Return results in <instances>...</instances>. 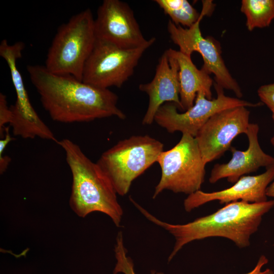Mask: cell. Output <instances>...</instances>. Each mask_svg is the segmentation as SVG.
Wrapping results in <instances>:
<instances>
[{"instance_id": "cell-1", "label": "cell", "mask_w": 274, "mask_h": 274, "mask_svg": "<svg viewBox=\"0 0 274 274\" xmlns=\"http://www.w3.org/2000/svg\"><path fill=\"white\" fill-rule=\"evenodd\" d=\"M27 71L45 110L55 121L71 123L126 115L117 106V95L109 89L74 77L50 72L45 65H28Z\"/></svg>"}, {"instance_id": "cell-2", "label": "cell", "mask_w": 274, "mask_h": 274, "mask_svg": "<svg viewBox=\"0 0 274 274\" xmlns=\"http://www.w3.org/2000/svg\"><path fill=\"white\" fill-rule=\"evenodd\" d=\"M133 204L148 220L174 237L175 245L168 258L170 261L186 245L211 237L227 238L239 248L249 247L250 237L257 231L262 217L274 207V199L258 203L232 202L214 213L181 224L160 220L136 202Z\"/></svg>"}, {"instance_id": "cell-3", "label": "cell", "mask_w": 274, "mask_h": 274, "mask_svg": "<svg viewBox=\"0 0 274 274\" xmlns=\"http://www.w3.org/2000/svg\"><path fill=\"white\" fill-rule=\"evenodd\" d=\"M64 150L72 176L70 206L79 217L98 212L109 216L120 227L123 209L111 181L96 163L92 161L80 146L68 139L57 143Z\"/></svg>"}, {"instance_id": "cell-4", "label": "cell", "mask_w": 274, "mask_h": 274, "mask_svg": "<svg viewBox=\"0 0 274 274\" xmlns=\"http://www.w3.org/2000/svg\"><path fill=\"white\" fill-rule=\"evenodd\" d=\"M96 40L94 19L91 10L87 9L58 27L45 67L53 73L71 75L82 81L84 66Z\"/></svg>"}, {"instance_id": "cell-5", "label": "cell", "mask_w": 274, "mask_h": 274, "mask_svg": "<svg viewBox=\"0 0 274 274\" xmlns=\"http://www.w3.org/2000/svg\"><path fill=\"white\" fill-rule=\"evenodd\" d=\"M163 149V144L150 135H132L105 151L96 163L117 194L124 196L132 182L157 162Z\"/></svg>"}, {"instance_id": "cell-6", "label": "cell", "mask_w": 274, "mask_h": 274, "mask_svg": "<svg viewBox=\"0 0 274 274\" xmlns=\"http://www.w3.org/2000/svg\"><path fill=\"white\" fill-rule=\"evenodd\" d=\"M157 162L161 175L155 188L153 199L165 190L188 195L200 190L206 164L194 137L182 134L173 148L160 153Z\"/></svg>"}, {"instance_id": "cell-7", "label": "cell", "mask_w": 274, "mask_h": 274, "mask_svg": "<svg viewBox=\"0 0 274 274\" xmlns=\"http://www.w3.org/2000/svg\"><path fill=\"white\" fill-rule=\"evenodd\" d=\"M154 42L126 49L96 38L84 66L82 81L101 88H120L133 75L143 54Z\"/></svg>"}, {"instance_id": "cell-8", "label": "cell", "mask_w": 274, "mask_h": 274, "mask_svg": "<svg viewBox=\"0 0 274 274\" xmlns=\"http://www.w3.org/2000/svg\"><path fill=\"white\" fill-rule=\"evenodd\" d=\"M217 96L209 99L204 93H197L193 106L184 112L177 111L172 102L163 104L157 111L154 121L169 133L180 131L195 137L209 119L216 113L230 108L244 106L255 107L260 103H252L237 98L226 96L223 88L215 84Z\"/></svg>"}, {"instance_id": "cell-9", "label": "cell", "mask_w": 274, "mask_h": 274, "mask_svg": "<svg viewBox=\"0 0 274 274\" xmlns=\"http://www.w3.org/2000/svg\"><path fill=\"white\" fill-rule=\"evenodd\" d=\"M202 18L190 28L177 25L169 20L167 30L170 39L179 46V51L188 56L191 57L193 52H198L203 60L201 69L209 75L213 74L218 86L231 90L237 97H242L241 89L224 63L219 44L211 37L204 38L201 35L199 23Z\"/></svg>"}, {"instance_id": "cell-10", "label": "cell", "mask_w": 274, "mask_h": 274, "mask_svg": "<svg viewBox=\"0 0 274 274\" xmlns=\"http://www.w3.org/2000/svg\"><path fill=\"white\" fill-rule=\"evenodd\" d=\"M94 26L97 39L121 48H138L156 40L144 38L132 10L119 0L103 1L97 9Z\"/></svg>"}, {"instance_id": "cell-11", "label": "cell", "mask_w": 274, "mask_h": 274, "mask_svg": "<svg viewBox=\"0 0 274 274\" xmlns=\"http://www.w3.org/2000/svg\"><path fill=\"white\" fill-rule=\"evenodd\" d=\"M250 111L240 106L221 111L211 117L195 137L204 162L220 157L231 148L233 139L247 132Z\"/></svg>"}, {"instance_id": "cell-12", "label": "cell", "mask_w": 274, "mask_h": 274, "mask_svg": "<svg viewBox=\"0 0 274 274\" xmlns=\"http://www.w3.org/2000/svg\"><path fill=\"white\" fill-rule=\"evenodd\" d=\"M274 179V165L256 176H244L233 185L222 190L205 192L198 190L184 201L185 210L190 212L208 202L218 200L220 204L243 201L258 203L267 201L266 190Z\"/></svg>"}, {"instance_id": "cell-13", "label": "cell", "mask_w": 274, "mask_h": 274, "mask_svg": "<svg viewBox=\"0 0 274 274\" xmlns=\"http://www.w3.org/2000/svg\"><path fill=\"white\" fill-rule=\"evenodd\" d=\"M179 72L177 59L165 50L159 60L152 80L139 85V89L149 97L148 106L142 120L143 124H151L154 121L157 111L164 103H174L181 110Z\"/></svg>"}, {"instance_id": "cell-14", "label": "cell", "mask_w": 274, "mask_h": 274, "mask_svg": "<svg viewBox=\"0 0 274 274\" xmlns=\"http://www.w3.org/2000/svg\"><path fill=\"white\" fill-rule=\"evenodd\" d=\"M259 130L257 124H249L246 133L249 141L248 148L245 151H240L231 147V159L226 163L214 166L209 179L210 183H215L224 178L235 183L246 174L256 172L261 167L267 168L274 165V157L265 153L259 143Z\"/></svg>"}, {"instance_id": "cell-15", "label": "cell", "mask_w": 274, "mask_h": 274, "mask_svg": "<svg viewBox=\"0 0 274 274\" xmlns=\"http://www.w3.org/2000/svg\"><path fill=\"white\" fill-rule=\"evenodd\" d=\"M8 66L16 94L15 104L10 107L12 118L9 125L13 134L25 139L37 137L57 143L53 132L33 108L16 62H10Z\"/></svg>"}, {"instance_id": "cell-16", "label": "cell", "mask_w": 274, "mask_h": 274, "mask_svg": "<svg viewBox=\"0 0 274 274\" xmlns=\"http://www.w3.org/2000/svg\"><path fill=\"white\" fill-rule=\"evenodd\" d=\"M166 51L177 59L179 64L181 111H185L193 106L196 94L199 92L204 93L208 99H212L213 80L209 74L201 68L198 69L191 57L179 50L169 48Z\"/></svg>"}, {"instance_id": "cell-17", "label": "cell", "mask_w": 274, "mask_h": 274, "mask_svg": "<svg viewBox=\"0 0 274 274\" xmlns=\"http://www.w3.org/2000/svg\"><path fill=\"white\" fill-rule=\"evenodd\" d=\"M155 3L177 25L190 28L199 19L209 13L211 1H203V8L199 14L187 0H155Z\"/></svg>"}, {"instance_id": "cell-18", "label": "cell", "mask_w": 274, "mask_h": 274, "mask_svg": "<svg viewBox=\"0 0 274 274\" xmlns=\"http://www.w3.org/2000/svg\"><path fill=\"white\" fill-rule=\"evenodd\" d=\"M241 11L248 30L267 27L274 19V0H243Z\"/></svg>"}, {"instance_id": "cell-19", "label": "cell", "mask_w": 274, "mask_h": 274, "mask_svg": "<svg viewBox=\"0 0 274 274\" xmlns=\"http://www.w3.org/2000/svg\"><path fill=\"white\" fill-rule=\"evenodd\" d=\"M114 252L116 263L114 274L121 272L123 274H136L134 270L132 260L127 256V250L124 246L122 232L119 231L116 237ZM150 274H164L162 272H151Z\"/></svg>"}, {"instance_id": "cell-20", "label": "cell", "mask_w": 274, "mask_h": 274, "mask_svg": "<svg viewBox=\"0 0 274 274\" xmlns=\"http://www.w3.org/2000/svg\"><path fill=\"white\" fill-rule=\"evenodd\" d=\"M12 118V112L8 105L7 96L0 93V135L4 138L5 133V124H10Z\"/></svg>"}, {"instance_id": "cell-21", "label": "cell", "mask_w": 274, "mask_h": 274, "mask_svg": "<svg viewBox=\"0 0 274 274\" xmlns=\"http://www.w3.org/2000/svg\"><path fill=\"white\" fill-rule=\"evenodd\" d=\"M262 102L265 104L274 114V83L260 86L257 91Z\"/></svg>"}, {"instance_id": "cell-22", "label": "cell", "mask_w": 274, "mask_h": 274, "mask_svg": "<svg viewBox=\"0 0 274 274\" xmlns=\"http://www.w3.org/2000/svg\"><path fill=\"white\" fill-rule=\"evenodd\" d=\"M268 259L265 255H261L254 268L250 271L244 274H273V271L269 268L262 270V267L268 263Z\"/></svg>"}, {"instance_id": "cell-23", "label": "cell", "mask_w": 274, "mask_h": 274, "mask_svg": "<svg viewBox=\"0 0 274 274\" xmlns=\"http://www.w3.org/2000/svg\"><path fill=\"white\" fill-rule=\"evenodd\" d=\"M11 158L4 154L0 155V174H3L7 170L10 162Z\"/></svg>"}, {"instance_id": "cell-24", "label": "cell", "mask_w": 274, "mask_h": 274, "mask_svg": "<svg viewBox=\"0 0 274 274\" xmlns=\"http://www.w3.org/2000/svg\"><path fill=\"white\" fill-rule=\"evenodd\" d=\"M270 142L274 147V135L271 138ZM266 195L267 197H274V179L272 183L267 187L266 190Z\"/></svg>"}, {"instance_id": "cell-25", "label": "cell", "mask_w": 274, "mask_h": 274, "mask_svg": "<svg viewBox=\"0 0 274 274\" xmlns=\"http://www.w3.org/2000/svg\"><path fill=\"white\" fill-rule=\"evenodd\" d=\"M272 118L274 121V114H272Z\"/></svg>"}]
</instances>
